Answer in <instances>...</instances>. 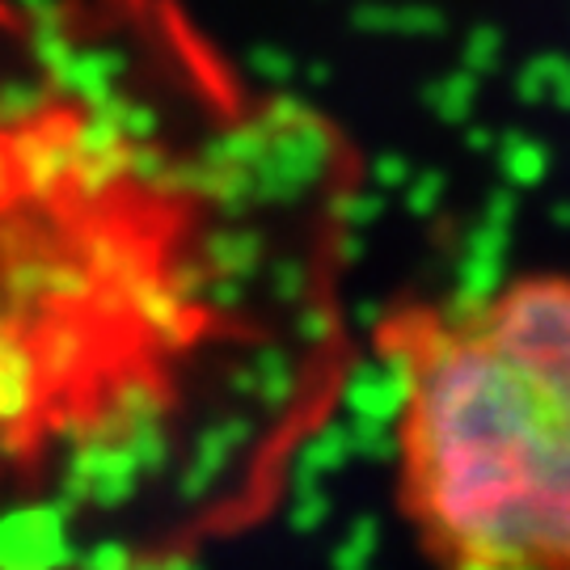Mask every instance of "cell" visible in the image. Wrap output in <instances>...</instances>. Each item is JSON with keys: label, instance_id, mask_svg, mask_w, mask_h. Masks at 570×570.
<instances>
[{"label": "cell", "instance_id": "cell-1", "mask_svg": "<svg viewBox=\"0 0 570 570\" xmlns=\"http://www.w3.org/2000/svg\"><path fill=\"white\" fill-rule=\"evenodd\" d=\"M364 174L178 0H0V570H165L351 376Z\"/></svg>", "mask_w": 570, "mask_h": 570}, {"label": "cell", "instance_id": "cell-2", "mask_svg": "<svg viewBox=\"0 0 570 570\" xmlns=\"http://www.w3.org/2000/svg\"><path fill=\"white\" fill-rule=\"evenodd\" d=\"M393 381V508L431 570H570V271L406 296L372 330Z\"/></svg>", "mask_w": 570, "mask_h": 570}]
</instances>
